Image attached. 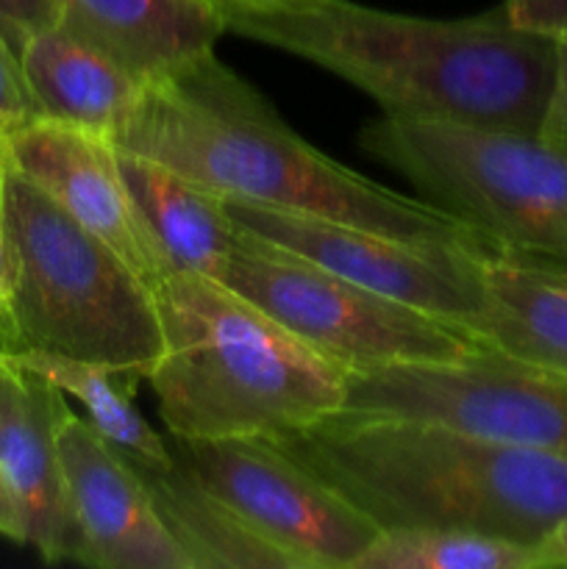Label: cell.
I'll use <instances>...</instances> for the list:
<instances>
[{"label": "cell", "instance_id": "obj_1", "mask_svg": "<svg viewBox=\"0 0 567 569\" xmlns=\"http://www.w3.org/2000/svg\"><path fill=\"white\" fill-rule=\"evenodd\" d=\"M226 31L322 67L370 94L384 114L539 133L556 39L511 26L504 6L426 20L348 0L226 14Z\"/></svg>", "mask_w": 567, "mask_h": 569}, {"label": "cell", "instance_id": "obj_2", "mask_svg": "<svg viewBox=\"0 0 567 569\" xmlns=\"http://www.w3.org/2000/svg\"><path fill=\"white\" fill-rule=\"evenodd\" d=\"M115 144L172 167L220 198L328 217L406 242L493 250L442 206L395 192L320 153L215 53L142 87Z\"/></svg>", "mask_w": 567, "mask_h": 569}, {"label": "cell", "instance_id": "obj_3", "mask_svg": "<svg viewBox=\"0 0 567 569\" xmlns=\"http://www.w3.org/2000/svg\"><path fill=\"white\" fill-rule=\"evenodd\" d=\"M378 531H472L539 548L567 517V456L422 417L342 409L270 439Z\"/></svg>", "mask_w": 567, "mask_h": 569}, {"label": "cell", "instance_id": "obj_4", "mask_svg": "<svg viewBox=\"0 0 567 569\" xmlns=\"http://www.w3.org/2000/svg\"><path fill=\"white\" fill-rule=\"evenodd\" d=\"M165 353L148 383L178 439H276L345 409L348 370L215 278L153 287Z\"/></svg>", "mask_w": 567, "mask_h": 569}, {"label": "cell", "instance_id": "obj_5", "mask_svg": "<svg viewBox=\"0 0 567 569\" xmlns=\"http://www.w3.org/2000/svg\"><path fill=\"white\" fill-rule=\"evenodd\" d=\"M3 228L14 264L22 350L67 356L148 381L165 353L153 287L11 164Z\"/></svg>", "mask_w": 567, "mask_h": 569}, {"label": "cell", "instance_id": "obj_6", "mask_svg": "<svg viewBox=\"0 0 567 569\" xmlns=\"http://www.w3.org/2000/svg\"><path fill=\"white\" fill-rule=\"evenodd\" d=\"M361 144L493 250L567 264V153L537 133L384 114Z\"/></svg>", "mask_w": 567, "mask_h": 569}, {"label": "cell", "instance_id": "obj_7", "mask_svg": "<svg viewBox=\"0 0 567 569\" xmlns=\"http://www.w3.org/2000/svg\"><path fill=\"white\" fill-rule=\"evenodd\" d=\"M220 283L348 372L459 361L489 348L470 328L345 281L250 233Z\"/></svg>", "mask_w": 567, "mask_h": 569}, {"label": "cell", "instance_id": "obj_8", "mask_svg": "<svg viewBox=\"0 0 567 569\" xmlns=\"http://www.w3.org/2000/svg\"><path fill=\"white\" fill-rule=\"evenodd\" d=\"M345 409L422 417L493 442L567 456V372L495 348L459 361L348 372Z\"/></svg>", "mask_w": 567, "mask_h": 569}, {"label": "cell", "instance_id": "obj_9", "mask_svg": "<svg viewBox=\"0 0 567 569\" xmlns=\"http://www.w3.org/2000/svg\"><path fill=\"white\" fill-rule=\"evenodd\" d=\"M178 465L292 569H354L376 526L270 439H178Z\"/></svg>", "mask_w": 567, "mask_h": 569}, {"label": "cell", "instance_id": "obj_10", "mask_svg": "<svg viewBox=\"0 0 567 569\" xmlns=\"http://www.w3.org/2000/svg\"><path fill=\"white\" fill-rule=\"evenodd\" d=\"M222 206L253 239L476 333L484 306L478 250L406 242L370 228L239 198H222Z\"/></svg>", "mask_w": 567, "mask_h": 569}, {"label": "cell", "instance_id": "obj_11", "mask_svg": "<svg viewBox=\"0 0 567 569\" xmlns=\"http://www.w3.org/2000/svg\"><path fill=\"white\" fill-rule=\"evenodd\" d=\"M3 156L72 220L103 239L142 281L156 287L170 276L172 264L122 181L115 139L37 117L6 139Z\"/></svg>", "mask_w": 567, "mask_h": 569}, {"label": "cell", "instance_id": "obj_12", "mask_svg": "<svg viewBox=\"0 0 567 569\" xmlns=\"http://www.w3.org/2000/svg\"><path fill=\"white\" fill-rule=\"evenodd\" d=\"M67 498L78 528L76 561L94 569H195L131 461L70 411L59 431Z\"/></svg>", "mask_w": 567, "mask_h": 569}, {"label": "cell", "instance_id": "obj_13", "mask_svg": "<svg viewBox=\"0 0 567 569\" xmlns=\"http://www.w3.org/2000/svg\"><path fill=\"white\" fill-rule=\"evenodd\" d=\"M70 411L59 387L0 359V470L20 500L26 545L50 565L78 556L59 448Z\"/></svg>", "mask_w": 567, "mask_h": 569}, {"label": "cell", "instance_id": "obj_14", "mask_svg": "<svg viewBox=\"0 0 567 569\" xmlns=\"http://www.w3.org/2000/svg\"><path fill=\"white\" fill-rule=\"evenodd\" d=\"M59 26L109 56L133 81L215 53L226 17L211 0H56Z\"/></svg>", "mask_w": 567, "mask_h": 569}, {"label": "cell", "instance_id": "obj_15", "mask_svg": "<svg viewBox=\"0 0 567 569\" xmlns=\"http://www.w3.org/2000/svg\"><path fill=\"white\" fill-rule=\"evenodd\" d=\"M481 342L511 359L567 372V264L478 250Z\"/></svg>", "mask_w": 567, "mask_h": 569}, {"label": "cell", "instance_id": "obj_16", "mask_svg": "<svg viewBox=\"0 0 567 569\" xmlns=\"http://www.w3.org/2000/svg\"><path fill=\"white\" fill-rule=\"evenodd\" d=\"M122 181L167 261L178 272L220 281L228 261L248 244L220 194L133 150L117 148Z\"/></svg>", "mask_w": 567, "mask_h": 569}, {"label": "cell", "instance_id": "obj_17", "mask_svg": "<svg viewBox=\"0 0 567 569\" xmlns=\"http://www.w3.org/2000/svg\"><path fill=\"white\" fill-rule=\"evenodd\" d=\"M37 114L115 139L137 109L142 83L109 56L56 26L17 44Z\"/></svg>", "mask_w": 567, "mask_h": 569}, {"label": "cell", "instance_id": "obj_18", "mask_svg": "<svg viewBox=\"0 0 567 569\" xmlns=\"http://www.w3.org/2000/svg\"><path fill=\"white\" fill-rule=\"evenodd\" d=\"M161 520L181 542L195 569H292L278 550L256 537L178 459L167 467L133 465Z\"/></svg>", "mask_w": 567, "mask_h": 569}, {"label": "cell", "instance_id": "obj_19", "mask_svg": "<svg viewBox=\"0 0 567 569\" xmlns=\"http://www.w3.org/2000/svg\"><path fill=\"white\" fill-rule=\"evenodd\" d=\"M6 361L44 378L64 395L76 398L94 431L109 439L128 461L145 467L172 465L170 442L156 433L137 409V387L142 381L109 367L42 353V350H20L6 356Z\"/></svg>", "mask_w": 567, "mask_h": 569}, {"label": "cell", "instance_id": "obj_20", "mask_svg": "<svg viewBox=\"0 0 567 569\" xmlns=\"http://www.w3.org/2000/svg\"><path fill=\"white\" fill-rule=\"evenodd\" d=\"M354 569H539V553L472 531H384Z\"/></svg>", "mask_w": 567, "mask_h": 569}, {"label": "cell", "instance_id": "obj_21", "mask_svg": "<svg viewBox=\"0 0 567 569\" xmlns=\"http://www.w3.org/2000/svg\"><path fill=\"white\" fill-rule=\"evenodd\" d=\"M37 117V106H33L26 76H22L20 56L0 26V150L11 133H17Z\"/></svg>", "mask_w": 567, "mask_h": 569}, {"label": "cell", "instance_id": "obj_22", "mask_svg": "<svg viewBox=\"0 0 567 569\" xmlns=\"http://www.w3.org/2000/svg\"><path fill=\"white\" fill-rule=\"evenodd\" d=\"M511 26L561 42L567 39V0H504Z\"/></svg>", "mask_w": 567, "mask_h": 569}, {"label": "cell", "instance_id": "obj_23", "mask_svg": "<svg viewBox=\"0 0 567 569\" xmlns=\"http://www.w3.org/2000/svg\"><path fill=\"white\" fill-rule=\"evenodd\" d=\"M537 137L548 142L550 148L567 153V39L556 42L554 87H550V98Z\"/></svg>", "mask_w": 567, "mask_h": 569}, {"label": "cell", "instance_id": "obj_24", "mask_svg": "<svg viewBox=\"0 0 567 569\" xmlns=\"http://www.w3.org/2000/svg\"><path fill=\"white\" fill-rule=\"evenodd\" d=\"M59 22L56 0H0V26L11 44H20L28 33Z\"/></svg>", "mask_w": 567, "mask_h": 569}, {"label": "cell", "instance_id": "obj_25", "mask_svg": "<svg viewBox=\"0 0 567 569\" xmlns=\"http://www.w3.org/2000/svg\"><path fill=\"white\" fill-rule=\"evenodd\" d=\"M20 350V328L14 317V264H11V248L3 220H0V359Z\"/></svg>", "mask_w": 567, "mask_h": 569}, {"label": "cell", "instance_id": "obj_26", "mask_svg": "<svg viewBox=\"0 0 567 569\" xmlns=\"http://www.w3.org/2000/svg\"><path fill=\"white\" fill-rule=\"evenodd\" d=\"M0 537L26 545V520H22L20 500L3 470H0Z\"/></svg>", "mask_w": 567, "mask_h": 569}, {"label": "cell", "instance_id": "obj_27", "mask_svg": "<svg viewBox=\"0 0 567 569\" xmlns=\"http://www.w3.org/2000/svg\"><path fill=\"white\" fill-rule=\"evenodd\" d=\"M539 569H567V517L537 548Z\"/></svg>", "mask_w": 567, "mask_h": 569}, {"label": "cell", "instance_id": "obj_28", "mask_svg": "<svg viewBox=\"0 0 567 569\" xmlns=\"http://www.w3.org/2000/svg\"><path fill=\"white\" fill-rule=\"evenodd\" d=\"M222 17L233 14V11H270V9H287V6L309 3V0H211Z\"/></svg>", "mask_w": 567, "mask_h": 569}, {"label": "cell", "instance_id": "obj_29", "mask_svg": "<svg viewBox=\"0 0 567 569\" xmlns=\"http://www.w3.org/2000/svg\"><path fill=\"white\" fill-rule=\"evenodd\" d=\"M6 167H9V161H6L3 150H0V220H3V200H6Z\"/></svg>", "mask_w": 567, "mask_h": 569}]
</instances>
